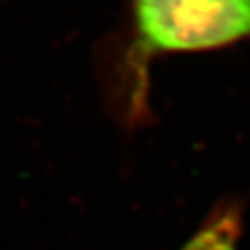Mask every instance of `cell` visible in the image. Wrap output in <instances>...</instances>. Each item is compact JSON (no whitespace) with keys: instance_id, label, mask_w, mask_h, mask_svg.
<instances>
[{"instance_id":"obj_1","label":"cell","mask_w":250,"mask_h":250,"mask_svg":"<svg viewBox=\"0 0 250 250\" xmlns=\"http://www.w3.org/2000/svg\"><path fill=\"white\" fill-rule=\"evenodd\" d=\"M250 37V0H130L129 28L109 73L111 111L125 129L149 120L155 58L207 51Z\"/></svg>"},{"instance_id":"obj_2","label":"cell","mask_w":250,"mask_h":250,"mask_svg":"<svg viewBox=\"0 0 250 250\" xmlns=\"http://www.w3.org/2000/svg\"><path fill=\"white\" fill-rule=\"evenodd\" d=\"M240 234L242 210L234 202H223L179 250H238Z\"/></svg>"}]
</instances>
